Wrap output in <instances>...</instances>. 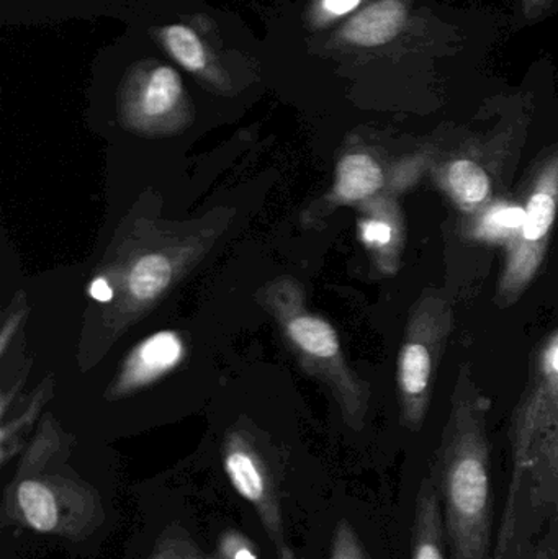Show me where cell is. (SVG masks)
Masks as SVG:
<instances>
[{
	"instance_id": "obj_18",
	"label": "cell",
	"mask_w": 558,
	"mask_h": 559,
	"mask_svg": "<svg viewBox=\"0 0 558 559\" xmlns=\"http://www.w3.org/2000/svg\"><path fill=\"white\" fill-rule=\"evenodd\" d=\"M363 0H318L317 16L321 22H331L347 15L359 7Z\"/></svg>"
},
{
	"instance_id": "obj_10",
	"label": "cell",
	"mask_w": 558,
	"mask_h": 559,
	"mask_svg": "<svg viewBox=\"0 0 558 559\" xmlns=\"http://www.w3.org/2000/svg\"><path fill=\"white\" fill-rule=\"evenodd\" d=\"M183 95V84L176 69L154 66L138 82L134 110L144 120H157L176 110Z\"/></svg>"
},
{
	"instance_id": "obj_9",
	"label": "cell",
	"mask_w": 558,
	"mask_h": 559,
	"mask_svg": "<svg viewBox=\"0 0 558 559\" xmlns=\"http://www.w3.org/2000/svg\"><path fill=\"white\" fill-rule=\"evenodd\" d=\"M183 345L174 332H159L144 341L128 361L124 386L147 383L182 360Z\"/></svg>"
},
{
	"instance_id": "obj_6",
	"label": "cell",
	"mask_w": 558,
	"mask_h": 559,
	"mask_svg": "<svg viewBox=\"0 0 558 559\" xmlns=\"http://www.w3.org/2000/svg\"><path fill=\"white\" fill-rule=\"evenodd\" d=\"M412 559H451L446 540L441 502L431 475H426L416 491L413 512Z\"/></svg>"
},
{
	"instance_id": "obj_5",
	"label": "cell",
	"mask_w": 558,
	"mask_h": 559,
	"mask_svg": "<svg viewBox=\"0 0 558 559\" xmlns=\"http://www.w3.org/2000/svg\"><path fill=\"white\" fill-rule=\"evenodd\" d=\"M370 212L360 222V238L377 254L387 274L399 271L403 249V219L395 200L380 197L369 200Z\"/></svg>"
},
{
	"instance_id": "obj_14",
	"label": "cell",
	"mask_w": 558,
	"mask_h": 559,
	"mask_svg": "<svg viewBox=\"0 0 558 559\" xmlns=\"http://www.w3.org/2000/svg\"><path fill=\"white\" fill-rule=\"evenodd\" d=\"M173 280V265L164 255H144L136 262L130 275V289L141 301L159 296Z\"/></svg>"
},
{
	"instance_id": "obj_17",
	"label": "cell",
	"mask_w": 558,
	"mask_h": 559,
	"mask_svg": "<svg viewBox=\"0 0 558 559\" xmlns=\"http://www.w3.org/2000/svg\"><path fill=\"white\" fill-rule=\"evenodd\" d=\"M226 472L236 491L248 499V501H259L264 495V481L258 466L252 462L251 456L245 452H233L226 459Z\"/></svg>"
},
{
	"instance_id": "obj_21",
	"label": "cell",
	"mask_w": 558,
	"mask_h": 559,
	"mask_svg": "<svg viewBox=\"0 0 558 559\" xmlns=\"http://www.w3.org/2000/svg\"><path fill=\"white\" fill-rule=\"evenodd\" d=\"M340 559H364L363 554H360L359 547H357L356 542L353 538L344 544L343 551H341Z\"/></svg>"
},
{
	"instance_id": "obj_22",
	"label": "cell",
	"mask_w": 558,
	"mask_h": 559,
	"mask_svg": "<svg viewBox=\"0 0 558 559\" xmlns=\"http://www.w3.org/2000/svg\"><path fill=\"white\" fill-rule=\"evenodd\" d=\"M235 559H256V557L251 554V551L246 550V548H241V550L235 555Z\"/></svg>"
},
{
	"instance_id": "obj_12",
	"label": "cell",
	"mask_w": 558,
	"mask_h": 559,
	"mask_svg": "<svg viewBox=\"0 0 558 559\" xmlns=\"http://www.w3.org/2000/svg\"><path fill=\"white\" fill-rule=\"evenodd\" d=\"M292 341L313 357L334 360L340 355V338L336 331L320 318L301 316L288 324Z\"/></svg>"
},
{
	"instance_id": "obj_3",
	"label": "cell",
	"mask_w": 558,
	"mask_h": 559,
	"mask_svg": "<svg viewBox=\"0 0 558 559\" xmlns=\"http://www.w3.org/2000/svg\"><path fill=\"white\" fill-rule=\"evenodd\" d=\"M454 325V308L444 293L428 289L409 311L405 338L399 354L400 414L412 432H418L428 416L432 386Z\"/></svg>"
},
{
	"instance_id": "obj_4",
	"label": "cell",
	"mask_w": 558,
	"mask_h": 559,
	"mask_svg": "<svg viewBox=\"0 0 558 559\" xmlns=\"http://www.w3.org/2000/svg\"><path fill=\"white\" fill-rule=\"evenodd\" d=\"M558 212V151L547 157L531 183L524 219L507 241V259L498 285V302L510 306L527 288L546 254Z\"/></svg>"
},
{
	"instance_id": "obj_8",
	"label": "cell",
	"mask_w": 558,
	"mask_h": 559,
	"mask_svg": "<svg viewBox=\"0 0 558 559\" xmlns=\"http://www.w3.org/2000/svg\"><path fill=\"white\" fill-rule=\"evenodd\" d=\"M389 182L383 167L367 153H351L337 164L336 192L343 202H369L376 199Z\"/></svg>"
},
{
	"instance_id": "obj_20",
	"label": "cell",
	"mask_w": 558,
	"mask_h": 559,
	"mask_svg": "<svg viewBox=\"0 0 558 559\" xmlns=\"http://www.w3.org/2000/svg\"><path fill=\"white\" fill-rule=\"evenodd\" d=\"M88 295L100 302H108L114 298V289L105 278H95L88 286Z\"/></svg>"
},
{
	"instance_id": "obj_19",
	"label": "cell",
	"mask_w": 558,
	"mask_h": 559,
	"mask_svg": "<svg viewBox=\"0 0 558 559\" xmlns=\"http://www.w3.org/2000/svg\"><path fill=\"white\" fill-rule=\"evenodd\" d=\"M554 532L556 528L543 538L530 559H558V534L556 535Z\"/></svg>"
},
{
	"instance_id": "obj_11",
	"label": "cell",
	"mask_w": 558,
	"mask_h": 559,
	"mask_svg": "<svg viewBox=\"0 0 558 559\" xmlns=\"http://www.w3.org/2000/svg\"><path fill=\"white\" fill-rule=\"evenodd\" d=\"M441 182L464 212H477L490 200V174L471 157L451 160L442 170Z\"/></svg>"
},
{
	"instance_id": "obj_13",
	"label": "cell",
	"mask_w": 558,
	"mask_h": 559,
	"mask_svg": "<svg viewBox=\"0 0 558 559\" xmlns=\"http://www.w3.org/2000/svg\"><path fill=\"white\" fill-rule=\"evenodd\" d=\"M161 41L170 56L190 72H203L209 66L206 49L200 36L187 25H167L161 29Z\"/></svg>"
},
{
	"instance_id": "obj_7",
	"label": "cell",
	"mask_w": 558,
	"mask_h": 559,
	"mask_svg": "<svg viewBox=\"0 0 558 559\" xmlns=\"http://www.w3.org/2000/svg\"><path fill=\"white\" fill-rule=\"evenodd\" d=\"M406 22L402 0H379L353 16L344 25L343 39L359 48H377L392 41Z\"/></svg>"
},
{
	"instance_id": "obj_1",
	"label": "cell",
	"mask_w": 558,
	"mask_h": 559,
	"mask_svg": "<svg viewBox=\"0 0 558 559\" xmlns=\"http://www.w3.org/2000/svg\"><path fill=\"white\" fill-rule=\"evenodd\" d=\"M508 436L510 485L491 559H530L558 525V329L534 360Z\"/></svg>"
},
{
	"instance_id": "obj_15",
	"label": "cell",
	"mask_w": 558,
	"mask_h": 559,
	"mask_svg": "<svg viewBox=\"0 0 558 559\" xmlns=\"http://www.w3.org/2000/svg\"><path fill=\"white\" fill-rule=\"evenodd\" d=\"M19 504L26 522L38 532H51L58 522L55 498L46 486L25 481L19 488Z\"/></svg>"
},
{
	"instance_id": "obj_2",
	"label": "cell",
	"mask_w": 558,
	"mask_h": 559,
	"mask_svg": "<svg viewBox=\"0 0 558 559\" xmlns=\"http://www.w3.org/2000/svg\"><path fill=\"white\" fill-rule=\"evenodd\" d=\"M488 409L490 401L475 383L468 367H462L429 473L441 502L451 559H491L494 554L495 496Z\"/></svg>"
},
{
	"instance_id": "obj_16",
	"label": "cell",
	"mask_w": 558,
	"mask_h": 559,
	"mask_svg": "<svg viewBox=\"0 0 558 559\" xmlns=\"http://www.w3.org/2000/svg\"><path fill=\"white\" fill-rule=\"evenodd\" d=\"M524 219V206L497 205L488 209L475 225V236L480 239H500L513 238L514 233L520 229Z\"/></svg>"
}]
</instances>
